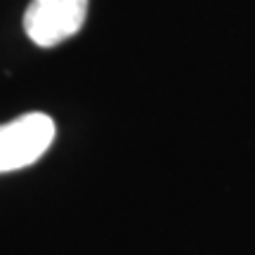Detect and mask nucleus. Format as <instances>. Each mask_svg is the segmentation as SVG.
Returning <instances> with one entry per match:
<instances>
[{"mask_svg":"<svg viewBox=\"0 0 255 255\" xmlns=\"http://www.w3.org/2000/svg\"><path fill=\"white\" fill-rule=\"evenodd\" d=\"M55 142V121L33 111L0 126V173L36 163Z\"/></svg>","mask_w":255,"mask_h":255,"instance_id":"f257e3e1","label":"nucleus"},{"mask_svg":"<svg viewBox=\"0 0 255 255\" xmlns=\"http://www.w3.org/2000/svg\"><path fill=\"white\" fill-rule=\"evenodd\" d=\"M88 17V0H31L24 31L40 47H55L76 36Z\"/></svg>","mask_w":255,"mask_h":255,"instance_id":"f03ea898","label":"nucleus"}]
</instances>
